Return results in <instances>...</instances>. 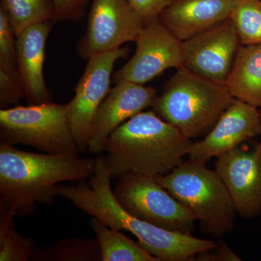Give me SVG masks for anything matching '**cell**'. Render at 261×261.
<instances>
[{
  "label": "cell",
  "mask_w": 261,
  "mask_h": 261,
  "mask_svg": "<svg viewBox=\"0 0 261 261\" xmlns=\"http://www.w3.org/2000/svg\"><path fill=\"white\" fill-rule=\"evenodd\" d=\"M96 160L76 152L51 154L25 152L0 142V212L32 216L36 205H50L60 183L92 177Z\"/></svg>",
  "instance_id": "cell-1"
},
{
  "label": "cell",
  "mask_w": 261,
  "mask_h": 261,
  "mask_svg": "<svg viewBox=\"0 0 261 261\" xmlns=\"http://www.w3.org/2000/svg\"><path fill=\"white\" fill-rule=\"evenodd\" d=\"M192 143L154 111H142L111 134L104 152L112 180L126 173L159 177L185 161Z\"/></svg>",
  "instance_id": "cell-2"
},
{
  "label": "cell",
  "mask_w": 261,
  "mask_h": 261,
  "mask_svg": "<svg viewBox=\"0 0 261 261\" xmlns=\"http://www.w3.org/2000/svg\"><path fill=\"white\" fill-rule=\"evenodd\" d=\"M165 84L152 111L189 140L205 137L235 100L225 84L182 68Z\"/></svg>",
  "instance_id": "cell-3"
},
{
  "label": "cell",
  "mask_w": 261,
  "mask_h": 261,
  "mask_svg": "<svg viewBox=\"0 0 261 261\" xmlns=\"http://www.w3.org/2000/svg\"><path fill=\"white\" fill-rule=\"evenodd\" d=\"M195 216L202 233L220 238L234 228L238 212L222 179L205 164L188 160L155 177Z\"/></svg>",
  "instance_id": "cell-4"
},
{
  "label": "cell",
  "mask_w": 261,
  "mask_h": 261,
  "mask_svg": "<svg viewBox=\"0 0 261 261\" xmlns=\"http://www.w3.org/2000/svg\"><path fill=\"white\" fill-rule=\"evenodd\" d=\"M1 142L34 147L44 153L76 152L68 104L49 102L0 110Z\"/></svg>",
  "instance_id": "cell-5"
},
{
  "label": "cell",
  "mask_w": 261,
  "mask_h": 261,
  "mask_svg": "<svg viewBox=\"0 0 261 261\" xmlns=\"http://www.w3.org/2000/svg\"><path fill=\"white\" fill-rule=\"evenodd\" d=\"M117 180L113 193L118 203L132 216L170 231H193L197 221L194 214L157 178L126 173Z\"/></svg>",
  "instance_id": "cell-6"
},
{
  "label": "cell",
  "mask_w": 261,
  "mask_h": 261,
  "mask_svg": "<svg viewBox=\"0 0 261 261\" xmlns=\"http://www.w3.org/2000/svg\"><path fill=\"white\" fill-rule=\"evenodd\" d=\"M87 25L77 45L84 61L135 42L145 27L128 0H92Z\"/></svg>",
  "instance_id": "cell-7"
},
{
  "label": "cell",
  "mask_w": 261,
  "mask_h": 261,
  "mask_svg": "<svg viewBox=\"0 0 261 261\" xmlns=\"http://www.w3.org/2000/svg\"><path fill=\"white\" fill-rule=\"evenodd\" d=\"M128 56V48H119L88 60L83 74L75 86L74 97L68 103L72 132L80 152L88 150L96 113L111 91L114 65L118 60Z\"/></svg>",
  "instance_id": "cell-8"
},
{
  "label": "cell",
  "mask_w": 261,
  "mask_h": 261,
  "mask_svg": "<svg viewBox=\"0 0 261 261\" xmlns=\"http://www.w3.org/2000/svg\"><path fill=\"white\" fill-rule=\"evenodd\" d=\"M135 43V54L113 73V83L125 80L144 85L166 70L183 67L182 41L159 19L145 24Z\"/></svg>",
  "instance_id": "cell-9"
},
{
  "label": "cell",
  "mask_w": 261,
  "mask_h": 261,
  "mask_svg": "<svg viewBox=\"0 0 261 261\" xmlns=\"http://www.w3.org/2000/svg\"><path fill=\"white\" fill-rule=\"evenodd\" d=\"M232 20L182 41L183 67L207 80L225 84L240 46Z\"/></svg>",
  "instance_id": "cell-10"
},
{
  "label": "cell",
  "mask_w": 261,
  "mask_h": 261,
  "mask_svg": "<svg viewBox=\"0 0 261 261\" xmlns=\"http://www.w3.org/2000/svg\"><path fill=\"white\" fill-rule=\"evenodd\" d=\"M260 133L258 108L235 99L202 140L192 142L189 160L206 165Z\"/></svg>",
  "instance_id": "cell-11"
},
{
  "label": "cell",
  "mask_w": 261,
  "mask_h": 261,
  "mask_svg": "<svg viewBox=\"0 0 261 261\" xmlns=\"http://www.w3.org/2000/svg\"><path fill=\"white\" fill-rule=\"evenodd\" d=\"M215 171L222 179L238 214L243 219L261 213V147L252 150L238 147L216 159Z\"/></svg>",
  "instance_id": "cell-12"
},
{
  "label": "cell",
  "mask_w": 261,
  "mask_h": 261,
  "mask_svg": "<svg viewBox=\"0 0 261 261\" xmlns=\"http://www.w3.org/2000/svg\"><path fill=\"white\" fill-rule=\"evenodd\" d=\"M156 97L157 92L152 87L128 81L117 82L96 113L89 152L94 154L104 152L106 141L111 134L132 117L152 107Z\"/></svg>",
  "instance_id": "cell-13"
},
{
  "label": "cell",
  "mask_w": 261,
  "mask_h": 261,
  "mask_svg": "<svg viewBox=\"0 0 261 261\" xmlns=\"http://www.w3.org/2000/svg\"><path fill=\"white\" fill-rule=\"evenodd\" d=\"M51 21L31 25L16 37L19 76L28 105L51 102L53 94L44 76L46 44L51 30Z\"/></svg>",
  "instance_id": "cell-14"
},
{
  "label": "cell",
  "mask_w": 261,
  "mask_h": 261,
  "mask_svg": "<svg viewBox=\"0 0 261 261\" xmlns=\"http://www.w3.org/2000/svg\"><path fill=\"white\" fill-rule=\"evenodd\" d=\"M235 0H176L159 20L181 41L219 25L231 18Z\"/></svg>",
  "instance_id": "cell-15"
},
{
  "label": "cell",
  "mask_w": 261,
  "mask_h": 261,
  "mask_svg": "<svg viewBox=\"0 0 261 261\" xmlns=\"http://www.w3.org/2000/svg\"><path fill=\"white\" fill-rule=\"evenodd\" d=\"M225 85L235 99L261 109V42L240 46Z\"/></svg>",
  "instance_id": "cell-16"
},
{
  "label": "cell",
  "mask_w": 261,
  "mask_h": 261,
  "mask_svg": "<svg viewBox=\"0 0 261 261\" xmlns=\"http://www.w3.org/2000/svg\"><path fill=\"white\" fill-rule=\"evenodd\" d=\"M89 226L100 247L102 261H160L126 235L92 217Z\"/></svg>",
  "instance_id": "cell-17"
},
{
  "label": "cell",
  "mask_w": 261,
  "mask_h": 261,
  "mask_svg": "<svg viewBox=\"0 0 261 261\" xmlns=\"http://www.w3.org/2000/svg\"><path fill=\"white\" fill-rule=\"evenodd\" d=\"M33 261H102L97 238H70L49 246L36 247Z\"/></svg>",
  "instance_id": "cell-18"
},
{
  "label": "cell",
  "mask_w": 261,
  "mask_h": 261,
  "mask_svg": "<svg viewBox=\"0 0 261 261\" xmlns=\"http://www.w3.org/2000/svg\"><path fill=\"white\" fill-rule=\"evenodd\" d=\"M0 8L8 15L16 37L34 24L56 21L53 0H1Z\"/></svg>",
  "instance_id": "cell-19"
},
{
  "label": "cell",
  "mask_w": 261,
  "mask_h": 261,
  "mask_svg": "<svg viewBox=\"0 0 261 261\" xmlns=\"http://www.w3.org/2000/svg\"><path fill=\"white\" fill-rule=\"evenodd\" d=\"M13 211L0 212V261L31 260L35 250L32 239L22 237L15 228Z\"/></svg>",
  "instance_id": "cell-20"
},
{
  "label": "cell",
  "mask_w": 261,
  "mask_h": 261,
  "mask_svg": "<svg viewBox=\"0 0 261 261\" xmlns=\"http://www.w3.org/2000/svg\"><path fill=\"white\" fill-rule=\"evenodd\" d=\"M243 45L261 42L260 0H235L231 18Z\"/></svg>",
  "instance_id": "cell-21"
},
{
  "label": "cell",
  "mask_w": 261,
  "mask_h": 261,
  "mask_svg": "<svg viewBox=\"0 0 261 261\" xmlns=\"http://www.w3.org/2000/svg\"><path fill=\"white\" fill-rule=\"evenodd\" d=\"M144 24L158 20L160 15L176 0H128Z\"/></svg>",
  "instance_id": "cell-22"
},
{
  "label": "cell",
  "mask_w": 261,
  "mask_h": 261,
  "mask_svg": "<svg viewBox=\"0 0 261 261\" xmlns=\"http://www.w3.org/2000/svg\"><path fill=\"white\" fill-rule=\"evenodd\" d=\"M56 8V21H78L85 14L87 0H53Z\"/></svg>",
  "instance_id": "cell-23"
},
{
  "label": "cell",
  "mask_w": 261,
  "mask_h": 261,
  "mask_svg": "<svg viewBox=\"0 0 261 261\" xmlns=\"http://www.w3.org/2000/svg\"><path fill=\"white\" fill-rule=\"evenodd\" d=\"M199 261H240L241 258L225 242H220L207 251L200 252L195 257Z\"/></svg>",
  "instance_id": "cell-24"
},
{
  "label": "cell",
  "mask_w": 261,
  "mask_h": 261,
  "mask_svg": "<svg viewBox=\"0 0 261 261\" xmlns=\"http://www.w3.org/2000/svg\"><path fill=\"white\" fill-rule=\"evenodd\" d=\"M260 120H261V109L260 110ZM260 142H259L258 145H260V147H261V133H260Z\"/></svg>",
  "instance_id": "cell-25"
}]
</instances>
